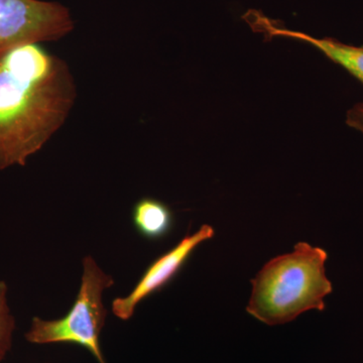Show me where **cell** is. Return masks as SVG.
Returning <instances> with one entry per match:
<instances>
[{
	"label": "cell",
	"mask_w": 363,
	"mask_h": 363,
	"mask_svg": "<svg viewBox=\"0 0 363 363\" xmlns=\"http://www.w3.org/2000/svg\"><path fill=\"white\" fill-rule=\"evenodd\" d=\"M76 98L68 64L42 43L0 52V171L26 166L66 123Z\"/></svg>",
	"instance_id": "cell-1"
},
{
	"label": "cell",
	"mask_w": 363,
	"mask_h": 363,
	"mask_svg": "<svg viewBox=\"0 0 363 363\" xmlns=\"http://www.w3.org/2000/svg\"><path fill=\"white\" fill-rule=\"evenodd\" d=\"M327 259L323 248L298 242L292 252L269 260L252 281L248 314L276 326L310 310L324 311V298L333 292L325 269Z\"/></svg>",
	"instance_id": "cell-2"
},
{
	"label": "cell",
	"mask_w": 363,
	"mask_h": 363,
	"mask_svg": "<svg viewBox=\"0 0 363 363\" xmlns=\"http://www.w3.org/2000/svg\"><path fill=\"white\" fill-rule=\"evenodd\" d=\"M114 285V279L87 255L83 259L80 290L70 311L58 320L45 321L33 317L26 341L33 344L75 343L89 350L99 363L105 362L99 337L106 320L102 295Z\"/></svg>",
	"instance_id": "cell-3"
},
{
	"label": "cell",
	"mask_w": 363,
	"mask_h": 363,
	"mask_svg": "<svg viewBox=\"0 0 363 363\" xmlns=\"http://www.w3.org/2000/svg\"><path fill=\"white\" fill-rule=\"evenodd\" d=\"M70 9L50 0H0V52L26 43L55 42L70 35Z\"/></svg>",
	"instance_id": "cell-4"
},
{
	"label": "cell",
	"mask_w": 363,
	"mask_h": 363,
	"mask_svg": "<svg viewBox=\"0 0 363 363\" xmlns=\"http://www.w3.org/2000/svg\"><path fill=\"white\" fill-rule=\"evenodd\" d=\"M214 235L213 227L205 224L195 233L184 238L176 247L157 257L147 267L130 295L114 298L111 303L114 316L123 321L130 320L135 314L138 305L150 296L166 288L180 274L199 245L212 240Z\"/></svg>",
	"instance_id": "cell-5"
},
{
	"label": "cell",
	"mask_w": 363,
	"mask_h": 363,
	"mask_svg": "<svg viewBox=\"0 0 363 363\" xmlns=\"http://www.w3.org/2000/svg\"><path fill=\"white\" fill-rule=\"evenodd\" d=\"M243 20L247 21L253 32L262 33L266 40L283 37L309 43L320 52H323L333 63L345 69L363 85V47L343 44L331 38L317 39L308 33L288 30L260 11L253 9H250L243 16Z\"/></svg>",
	"instance_id": "cell-6"
},
{
	"label": "cell",
	"mask_w": 363,
	"mask_h": 363,
	"mask_svg": "<svg viewBox=\"0 0 363 363\" xmlns=\"http://www.w3.org/2000/svg\"><path fill=\"white\" fill-rule=\"evenodd\" d=\"M133 222L140 235L149 240L167 238L174 227V214L166 203L143 198L133 208Z\"/></svg>",
	"instance_id": "cell-7"
},
{
	"label": "cell",
	"mask_w": 363,
	"mask_h": 363,
	"mask_svg": "<svg viewBox=\"0 0 363 363\" xmlns=\"http://www.w3.org/2000/svg\"><path fill=\"white\" fill-rule=\"evenodd\" d=\"M9 286L6 281H0V362L6 358L13 346L16 330V319L7 301Z\"/></svg>",
	"instance_id": "cell-8"
},
{
	"label": "cell",
	"mask_w": 363,
	"mask_h": 363,
	"mask_svg": "<svg viewBox=\"0 0 363 363\" xmlns=\"http://www.w3.org/2000/svg\"><path fill=\"white\" fill-rule=\"evenodd\" d=\"M346 123L350 128L362 131L363 133V102L354 105L350 111L347 112L346 117Z\"/></svg>",
	"instance_id": "cell-9"
}]
</instances>
